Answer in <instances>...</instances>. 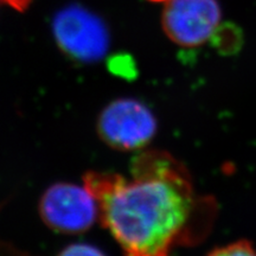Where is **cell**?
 Segmentation results:
<instances>
[{
    "label": "cell",
    "instance_id": "obj_1",
    "mask_svg": "<svg viewBox=\"0 0 256 256\" xmlns=\"http://www.w3.org/2000/svg\"><path fill=\"white\" fill-rule=\"evenodd\" d=\"M83 185L124 256H170L190 241L200 198L190 172L170 153L144 151L134 156L130 178L92 171Z\"/></svg>",
    "mask_w": 256,
    "mask_h": 256
},
{
    "label": "cell",
    "instance_id": "obj_2",
    "mask_svg": "<svg viewBox=\"0 0 256 256\" xmlns=\"http://www.w3.org/2000/svg\"><path fill=\"white\" fill-rule=\"evenodd\" d=\"M52 34L60 50L74 62L96 63L110 50V36L104 22L82 6L70 5L57 12Z\"/></svg>",
    "mask_w": 256,
    "mask_h": 256
},
{
    "label": "cell",
    "instance_id": "obj_8",
    "mask_svg": "<svg viewBox=\"0 0 256 256\" xmlns=\"http://www.w3.org/2000/svg\"><path fill=\"white\" fill-rule=\"evenodd\" d=\"M31 2L32 0H0V4L8 5L11 8L19 12L26 11L28 6L31 5Z\"/></svg>",
    "mask_w": 256,
    "mask_h": 256
},
{
    "label": "cell",
    "instance_id": "obj_4",
    "mask_svg": "<svg viewBox=\"0 0 256 256\" xmlns=\"http://www.w3.org/2000/svg\"><path fill=\"white\" fill-rule=\"evenodd\" d=\"M38 211L48 228L62 234L84 232L98 218V202L87 188L63 182L44 191Z\"/></svg>",
    "mask_w": 256,
    "mask_h": 256
},
{
    "label": "cell",
    "instance_id": "obj_7",
    "mask_svg": "<svg viewBox=\"0 0 256 256\" xmlns=\"http://www.w3.org/2000/svg\"><path fill=\"white\" fill-rule=\"evenodd\" d=\"M58 256H106L100 249L87 243L72 244L60 252Z\"/></svg>",
    "mask_w": 256,
    "mask_h": 256
},
{
    "label": "cell",
    "instance_id": "obj_3",
    "mask_svg": "<svg viewBox=\"0 0 256 256\" xmlns=\"http://www.w3.org/2000/svg\"><path fill=\"white\" fill-rule=\"evenodd\" d=\"M156 119L144 102L121 98L108 104L98 115L96 132L110 148L121 152L140 151L156 133Z\"/></svg>",
    "mask_w": 256,
    "mask_h": 256
},
{
    "label": "cell",
    "instance_id": "obj_5",
    "mask_svg": "<svg viewBox=\"0 0 256 256\" xmlns=\"http://www.w3.org/2000/svg\"><path fill=\"white\" fill-rule=\"evenodd\" d=\"M220 11L217 0H168L162 25L168 40L182 48H198L215 36Z\"/></svg>",
    "mask_w": 256,
    "mask_h": 256
},
{
    "label": "cell",
    "instance_id": "obj_6",
    "mask_svg": "<svg viewBox=\"0 0 256 256\" xmlns=\"http://www.w3.org/2000/svg\"><path fill=\"white\" fill-rule=\"evenodd\" d=\"M208 256H256V248L247 240H241L214 249Z\"/></svg>",
    "mask_w": 256,
    "mask_h": 256
},
{
    "label": "cell",
    "instance_id": "obj_9",
    "mask_svg": "<svg viewBox=\"0 0 256 256\" xmlns=\"http://www.w3.org/2000/svg\"><path fill=\"white\" fill-rule=\"evenodd\" d=\"M151 2H168V0H151Z\"/></svg>",
    "mask_w": 256,
    "mask_h": 256
}]
</instances>
